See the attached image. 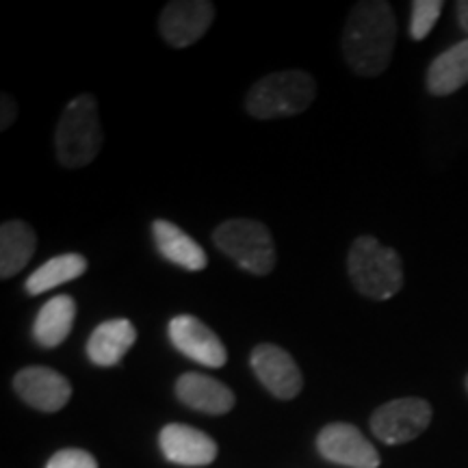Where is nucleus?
<instances>
[{
	"mask_svg": "<svg viewBox=\"0 0 468 468\" xmlns=\"http://www.w3.org/2000/svg\"><path fill=\"white\" fill-rule=\"evenodd\" d=\"M215 20V5L208 0H174L159 16V33L174 48H186L202 39Z\"/></svg>",
	"mask_w": 468,
	"mask_h": 468,
	"instance_id": "0eeeda50",
	"label": "nucleus"
},
{
	"mask_svg": "<svg viewBox=\"0 0 468 468\" xmlns=\"http://www.w3.org/2000/svg\"><path fill=\"white\" fill-rule=\"evenodd\" d=\"M317 449L325 460L347 468H379V453L362 436L358 427L349 423H330L319 431Z\"/></svg>",
	"mask_w": 468,
	"mask_h": 468,
	"instance_id": "1a4fd4ad",
	"label": "nucleus"
},
{
	"mask_svg": "<svg viewBox=\"0 0 468 468\" xmlns=\"http://www.w3.org/2000/svg\"><path fill=\"white\" fill-rule=\"evenodd\" d=\"M46 468H98V462L83 449H61L52 455Z\"/></svg>",
	"mask_w": 468,
	"mask_h": 468,
	"instance_id": "412c9836",
	"label": "nucleus"
},
{
	"mask_svg": "<svg viewBox=\"0 0 468 468\" xmlns=\"http://www.w3.org/2000/svg\"><path fill=\"white\" fill-rule=\"evenodd\" d=\"M137 341V330L128 319L102 321L87 341V356L98 367H115Z\"/></svg>",
	"mask_w": 468,
	"mask_h": 468,
	"instance_id": "2eb2a0df",
	"label": "nucleus"
},
{
	"mask_svg": "<svg viewBox=\"0 0 468 468\" xmlns=\"http://www.w3.org/2000/svg\"><path fill=\"white\" fill-rule=\"evenodd\" d=\"M455 14H458L460 28L468 35V0H460V3L455 5Z\"/></svg>",
	"mask_w": 468,
	"mask_h": 468,
	"instance_id": "5701e85b",
	"label": "nucleus"
},
{
	"mask_svg": "<svg viewBox=\"0 0 468 468\" xmlns=\"http://www.w3.org/2000/svg\"><path fill=\"white\" fill-rule=\"evenodd\" d=\"M76 319V302L69 295L52 297L39 308L33 324V336L42 347H57L69 336Z\"/></svg>",
	"mask_w": 468,
	"mask_h": 468,
	"instance_id": "a211bd4d",
	"label": "nucleus"
},
{
	"mask_svg": "<svg viewBox=\"0 0 468 468\" xmlns=\"http://www.w3.org/2000/svg\"><path fill=\"white\" fill-rule=\"evenodd\" d=\"M442 14L441 0H414L412 17H410V37L414 42H423Z\"/></svg>",
	"mask_w": 468,
	"mask_h": 468,
	"instance_id": "aec40b11",
	"label": "nucleus"
},
{
	"mask_svg": "<svg viewBox=\"0 0 468 468\" xmlns=\"http://www.w3.org/2000/svg\"><path fill=\"white\" fill-rule=\"evenodd\" d=\"M427 91L431 96H452L468 85V39L453 44L442 55H438L425 76Z\"/></svg>",
	"mask_w": 468,
	"mask_h": 468,
	"instance_id": "dca6fc26",
	"label": "nucleus"
},
{
	"mask_svg": "<svg viewBox=\"0 0 468 468\" xmlns=\"http://www.w3.org/2000/svg\"><path fill=\"white\" fill-rule=\"evenodd\" d=\"M104 133L98 102L91 93H80L63 109L55 131L57 161L68 169H80L101 154Z\"/></svg>",
	"mask_w": 468,
	"mask_h": 468,
	"instance_id": "f03ea898",
	"label": "nucleus"
},
{
	"mask_svg": "<svg viewBox=\"0 0 468 468\" xmlns=\"http://www.w3.org/2000/svg\"><path fill=\"white\" fill-rule=\"evenodd\" d=\"M213 243L243 271L267 276L276 267V245L265 224L256 219L234 218L218 226Z\"/></svg>",
	"mask_w": 468,
	"mask_h": 468,
	"instance_id": "39448f33",
	"label": "nucleus"
},
{
	"mask_svg": "<svg viewBox=\"0 0 468 468\" xmlns=\"http://www.w3.org/2000/svg\"><path fill=\"white\" fill-rule=\"evenodd\" d=\"M37 234L27 221L9 219L0 228V278L17 276L33 259Z\"/></svg>",
	"mask_w": 468,
	"mask_h": 468,
	"instance_id": "f3484780",
	"label": "nucleus"
},
{
	"mask_svg": "<svg viewBox=\"0 0 468 468\" xmlns=\"http://www.w3.org/2000/svg\"><path fill=\"white\" fill-rule=\"evenodd\" d=\"M169 341L186 358L200 362L208 368H219L226 365L228 351L219 336L210 327L193 314H178L169 321Z\"/></svg>",
	"mask_w": 468,
	"mask_h": 468,
	"instance_id": "9d476101",
	"label": "nucleus"
},
{
	"mask_svg": "<svg viewBox=\"0 0 468 468\" xmlns=\"http://www.w3.org/2000/svg\"><path fill=\"white\" fill-rule=\"evenodd\" d=\"M351 284L368 300L386 302L403 289V262L393 248H386L371 234L351 243L347 256Z\"/></svg>",
	"mask_w": 468,
	"mask_h": 468,
	"instance_id": "7ed1b4c3",
	"label": "nucleus"
},
{
	"mask_svg": "<svg viewBox=\"0 0 468 468\" xmlns=\"http://www.w3.org/2000/svg\"><path fill=\"white\" fill-rule=\"evenodd\" d=\"M161 452L165 460L180 466H208L218 458V442L191 425L169 423L159 434Z\"/></svg>",
	"mask_w": 468,
	"mask_h": 468,
	"instance_id": "f8f14e48",
	"label": "nucleus"
},
{
	"mask_svg": "<svg viewBox=\"0 0 468 468\" xmlns=\"http://www.w3.org/2000/svg\"><path fill=\"white\" fill-rule=\"evenodd\" d=\"M152 239H154L156 250L163 259L172 265L186 269V271H202L208 265L207 251L202 245L186 234L183 228H178L167 219H156L152 224Z\"/></svg>",
	"mask_w": 468,
	"mask_h": 468,
	"instance_id": "4468645a",
	"label": "nucleus"
},
{
	"mask_svg": "<svg viewBox=\"0 0 468 468\" xmlns=\"http://www.w3.org/2000/svg\"><path fill=\"white\" fill-rule=\"evenodd\" d=\"M397 39L393 5L384 0H360L345 22L341 50L354 74L373 79L388 68Z\"/></svg>",
	"mask_w": 468,
	"mask_h": 468,
	"instance_id": "f257e3e1",
	"label": "nucleus"
},
{
	"mask_svg": "<svg viewBox=\"0 0 468 468\" xmlns=\"http://www.w3.org/2000/svg\"><path fill=\"white\" fill-rule=\"evenodd\" d=\"M431 423V406L419 397H403L379 406L371 417V430L384 444H403L419 438Z\"/></svg>",
	"mask_w": 468,
	"mask_h": 468,
	"instance_id": "423d86ee",
	"label": "nucleus"
},
{
	"mask_svg": "<svg viewBox=\"0 0 468 468\" xmlns=\"http://www.w3.org/2000/svg\"><path fill=\"white\" fill-rule=\"evenodd\" d=\"M14 390L22 401L39 412H58L72 397V386L48 367H27L16 373Z\"/></svg>",
	"mask_w": 468,
	"mask_h": 468,
	"instance_id": "9b49d317",
	"label": "nucleus"
},
{
	"mask_svg": "<svg viewBox=\"0 0 468 468\" xmlns=\"http://www.w3.org/2000/svg\"><path fill=\"white\" fill-rule=\"evenodd\" d=\"M317 98L313 74L302 69H284L262 76L245 96V111L256 120H278L306 111Z\"/></svg>",
	"mask_w": 468,
	"mask_h": 468,
	"instance_id": "20e7f679",
	"label": "nucleus"
},
{
	"mask_svg": "<svg viewBox=\"0 0 468 468\" xmlns=\"http://www.w3.org/2000/svg\"><path fill=\"white\" fill-rule=\"evenodd\" d=\"M176 397L204 414H228L237 403V397L226 384L202 373H183L176 382Z\"/></svg>",
	"mask_w": 468,
	"mask_h": 468,
	"instance_id": "ddd939ff",
	"label": "nucleus"
},
{
	"mask_svg": "<svg viewBox=\"0 0 468 468\" xmlns=\"http://www.w3.org/2000/svg\"><path fill=\"white\" fill-rule=\"evenodd\" d=\"M251 371L256 373L259 382L278 399H295L303 386V376L292 360L289 351L278 347V345L262 343L254 347L250 356Z\"/></svg>",
	"mask_w": 468,
	"mask_h": 468,
	"instance_id": "6e6552de",
	"label": "nucleus"
},
{
	"mask_svg": "<svg viewBox=\"0 0 468 468\" xmlns=\"http://www.w3.org/2000/svg\"><path fill=\"white\" fill-rule=\"evenodd\" d=\"M87 271V259L80 254H61L44 262L27 278L25 291L28 295H42V292L55 289V286L68 284L80 278Z\"/></svg>",
	"mask_w": 468,
	"mask_h": 468,
	"instance_id": "6ab92c4d",
	"label": "nucleus"
},
{
	"mask_svg": "<svg viewBox=\"0 0 468 468\" xmlns=\"http://www.w3.org/2000/svg\"><path fill=\"white\" fill-rule=\"evenodd\" d=\"M464 386H466V393H468V376H466V379H464Z\"/></svg>",
	"mask_w": 468,
	"mask_h": 468,
	"instance_id": "b1692460",
	"label": "nucleus"
},
{
	"mask_svg": "<svg viewBox=\"0 0 468 468\" xmlns=\"http://www.w3.org/2000/svg\"><path fill=\"white\" fill-rule=\"evenodd\" d=\"M16 117H17V104L14 101V96L3 93V98H0V131H7V128L16 122Z\"/></svg>",
	"mask_w": 468,
	"mask_h": 468,
	"instance_id": "4be33fe9",
	"label": "nucleus"
}]
</instances>
